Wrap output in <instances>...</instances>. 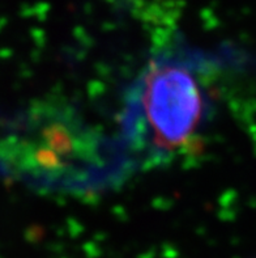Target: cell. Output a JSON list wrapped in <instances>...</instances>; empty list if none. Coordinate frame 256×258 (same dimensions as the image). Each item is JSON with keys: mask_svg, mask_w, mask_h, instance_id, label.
I'll use <instances>...</instances> for the list:
<instances>
[{"mask_svg": "<svg viewBox=\"0 0 256 258\" xmlns=\"http://www.w3.org/2000/svg\"><path fill=\"white\" fill-rule=\"evenodd\" d=\"M137 173L118 137L87 121L75 105L43 98L0 124V176L37 193H107Z\"/></svg>", "mask_w": 256, "mask_h": 258, "instance_id": "obj_1", "label": "cell"}, {"mask_svg": "<svg viewBox=\"0 0 256 258\" xmlns=\"http://www.w3.org/2000/svg\"><path fill=\"white\" fill-rule=\"evenodd\" d=\"M229 60L225 51L178 43L137 72L123 95L117 135L136 172L169 165L200 142L216 113L212 80Z\"/></svg>", "mask_w": 256, "mask_h": 258, "instance_id": "obj_2", "label": "cell"}]
</instances>
